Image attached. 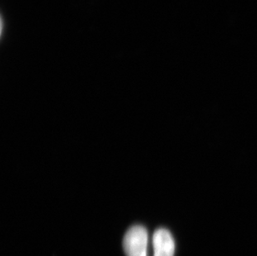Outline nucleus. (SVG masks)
Listing matches in <instances>:
<instances>
[{"instance_id":"obj_2","label":"nucleus","mask_w":257,"mask_h":256,"mask_svg":"<svg viewBox=\"0 0 257 256\" xmlns=\"http://www.w3.org/2000/svg\"><path fill=\"white\" fill-rule=\"evenodd\" d=\"M154 256H174L175 241L166 229L156 230L153 237Z\"/></svg>"},{"instance_id":"obj_1","label":"nucleus","mask_w":257,"mask_h":256,"mask_svg":"<svg viewBox=\"0 0 257 256\" xmlns=\"http://www.w3.org/2000/svg\"><path fill=\"white\" fill-rule=\"evenodd\" d=\"M148 231L141 225H134L126 231L123 249L126 256H148Z\"/></svg>"}]
</instances>
